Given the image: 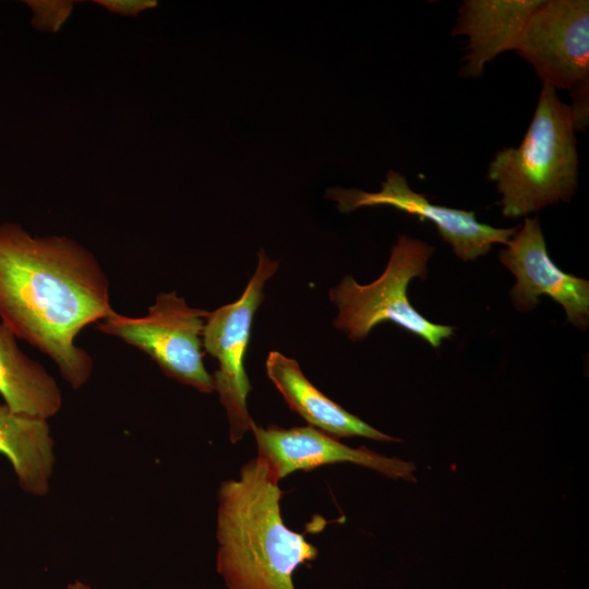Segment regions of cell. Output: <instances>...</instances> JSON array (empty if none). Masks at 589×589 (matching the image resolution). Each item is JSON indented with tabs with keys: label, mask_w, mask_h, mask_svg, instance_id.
Returning <instances> with one entry per match:
<instances>
[{
	"label": "cell",
	"mask_w": 589,
	"mask_h": 589,
	"mask_svg": "<svg viewBox=\"0 0 589 589\" xmlns=\"http://www.w3.org/2000/svg\"><path fill=\"white\" fill-rule=\"evenodd\" d=\"M113 312L108 276L88 249L0 224L1 323L49 357L72 388L85 385L94 368L77 335Z\"/></svg>",
	"instance_id": "obj_1"
},
{
	"label": "cell",
	"mask_w": 589,
	"mask_h": 589,
	"mask_svg": "<svg viewBox=\"0 0 589 589\" xmlns=\"http://www.w3.org/2000/svg\"><path fill=\"white\" fill-rule=\"evenodd\" d=\"M278 482L257 456L219 486L217 572L228 589H294L297 568L317 555L303 534L286 527Z\"/></svg>",
	"instance_id": "obj_2"
},
{
	"label": "cell",
	"mask_w": 589,
	"mask_h": 589,
	"mask_svg": "<svg viewBox=\"0 0 589 589\" xmlns=\"http://www.w3.org/2000/svg\"><path fill=\"white\" fill-rule=\"evenodd\" d=\"M575 123L569 105L542 83L522 142L494 155L488 178L496 183L503 216L518 218L560 201L568 202L578 182Z\"/></svg>",
	"instance_id": "obj_3"
},
{
	"label": "cell",
	"mask_w": 589,
	"mask_h": 589,
	"mask_svg": "<svg viewBox=\"0 0 589 589\" xmlns=\"http://www.w3.org/2000/svg\"><path fill=\"white\" fill-rule=\"evenodd\" d=\"M433 252L434 248L424 241L400 235L385 271L375 281L360 285L352 276H345L328 292L338 309L335 327L357 341L366 338L377 324L392 322L433 348L440 347L444 339L453 336L454 327L430 322L411 305L407 296L410 281L426 276Z\"/></svg>",
	"instance_id": "obj_4"
},
{
	"label": "cell",
	"mask_w": 589,
	"mask_h": 589,
	"mask_svg": "<svg viewBox=\"0 0 589 589\" xmlns=\"http://www.w3.org/2000/svg\"><path fill=\"white\" fill-rule=\"evenodd\" d=\"M208 312L189 306L175 291L156 296L144 316L116 311L97 328L146 353L169 377L199 392L215 390L203 362L202 334Z\"/></svg>",
	"instance_id": "obj_5"
},
{
	"label": "cell",
	"mask_w": 589,
	"mask_h": 589,
	"mask_svg": "<svg viewBox=\"0 0 589 589\" xmlns=\"http://www.w3.org/2000/svg\"><path fill=\"white\" fill-rule=\"evenodd\" d=\"M257 257L256 269L241 297L208 312L202 334L205 351L218 363L212 376L214 388L226 409L232 443L252 431L255 424L247 407V397L252 386L245 373L244 356L254 314L264 298V285L279 265L264 250L259 251Z\"/></svg>",
	"instance_id": "obj_6"
},
{
	"label": "cell",
	"mask_w": 589,
	"mask_h": 589,
	"mask_svg": "<svg viewBox=\"0 0 589 589\" xmlns=\"http://www.w3.org/2000/svg\"><path fill=\"white\" fill-rule=\"evenodd\" d=\"M516 51L556 91L589 80V1L543 0Z\"/></svg>",
	"instance_id": "obj_7"
},
{
	"label": "cell",
	"mask_w": 589,
	"mask_h": 589,
	"mask_svg": "<svg viewBox=\"0 0 589 589\" xmlns=\"http://www.w3.org/2000/svg\"><path fill=\"white\" fill-rule=\"evenodd\" d=\"M326 196L337 203L342 214L360 207L390 206L432 223L453 252L462 261H473L486 254L493 244L503 243L517 231L515 228H495L477 220L473 212L432 204L424 194L414 192L405 176L389 170L378 192L359 189L332 188Z\"/></svg>",
	"instance_id": "obj_8"
},
{
	"label": "cell",
	"mask_w": 589,
	"mask_h": 589,
	"mask_svg": "<svg viewBox=\"0 0 589 589\" xmlns=\"http://www.w3.org/2000/svg\"><path fill=\"white\" fill-rule=\"evenodd\" d=\"M500 260L515 277L513 304L528 312L548 296L561 304L567 321L580 329L589 324V283L560 269L551 260L538 217H526L506 243Z\"/></svg>",
	"instance_id": "obj_9"
},
{
	"label": "cell",
	"mask_w": 589,
	"mask_h": 589,
	"mask_svg": "<svg viewBox=\"0 0 589 589\" xmlns=\"http://www.w3.org/2000/svg\"><path fill=\"white\" fill-rule=\"evenodd\" d=\"M259 457L278 480L298 470L324 465L351 462L374 469L387 477L414 481V466L398 458L378 455L365 447L352 448L312 426L283 429L277 425L252 428Z\"/></svg>",
	"instance_id": "obj_10"
},
{
	"label": "cell",
	"mask_w": 589,
	"mask_h": 589,
	"mask_svg": "<svg viewBox=\"0 0 589 589\" xmlns=\"http://www.w3.org/2000/svg\"><path fill=\"white\" fill-rule=\"evenodd\" d=\"M543 0H466L461 3L453 35L468 38L462 76L477 77L500 53L516 50L532 13Z\"/></svg>",
	"instance_id": "obj_11"
},
{
	"label": "cell",
	"mask_w": 589,
	"mask_h": 589,
	"mask_svg": "<svg viewBox=\"0 0 589 589\" xmlns=\"http://www.w3.org/2000/svg\"><path fill=\"white\" fill-rule=\"evenodd\" d=\"M266 373L289 408L310 426L333 437L362 436L382 442L399 441L377 431L326 397L305 377L297 360L271 351L266 359Z\"/></svg>",
	"instance_id": "obj_12"
},
{
	"label": "cell",
	"mask_w": 589,
	"mask_h": 589,
	"mask_svg": "<svg viewBox=\"0 0 589 589\" xmlns=\"http://www.w3.org/2000/svg\"><path fill=\"white\" fill-rule=\"evenodd\" d=\"M48 420L28 417L0 405V454L10 461L20 488L45 496L56 462Z\"/></svg>",
	"instance_id": "obj_13"
},
{
	"label": "cell",
	"mask_w": 589,
	"mask_h": 589,
	"mask_svg": "<svg viewBox=\"0 0 589 589\" xmlns=\"http://www.w3.org/2000/svg\"><path fill=\"white\" fill-rule=\"evenodd\" d=\"M0 395L12 411L45 420L56 416L62 406L53 376L19 348L16 336L1 322Z\"/></svg>",
	"instance_id": "obj_14"
},
{
	"label": "cell",
	"mask_w": 589,
	"mask_h": 589,
	"mask_svg": "<svg viewBox=\"0 0 589 589\" xmlns=\"http://www.w3.org/2000/svg\"><path fill=\"white\" fill-rule=\"evenodd\" d=\"M33 12L31 24L41 32H58L63 22L71 14L73 1H23Z\"/></svg>",
	"instance_id": "obj_15"
},
{
	"label": "cell",
	"mask_w": 589,
	"mask_h": 589,
	"mask_svg": "<svg viewBox=\"0 0 589 589\" xmlns=\"http://www.w3.org/2000/svg\"><path fill=\"white\" fill-rule=\"evenodd\" d=\"M569 92L575 130L585 131L589 121V80L577 84Z\"/></svg>",
	"instance_id": "obj_16"
},
{
	"label": "cell",
	"mask_w": 589,
	"mask_h": 589,
	"mask_svg": "<svg viewBox=\"0 0 589 589\" xmlns=\"http://www.w3.org/2000/svg\"><path fill=\"white\" fill-rule=\"evenodd\" d=\"M94 2L111 13L131 16H136L140 12L157 5L155 0H95Z\"/></svg>",
	"instance_id": "obj_17"
},
{
	"label": "cell",
	"mask_w": 589,
	"mask_h": 589,
	"mask_svg": "<svg viewBox=\"0 0 589 589\" xmlns=\"http://www.w3.org/2000/svg\"><path fill=\"white\" fill-rule=\"evenodd\" d=\"M65 589H94V588H92V587L87 586L86 584H83V582H81L79 580H75V581L69 584Z\"/></svg>",
	"instance_id": "obj_18"
}]
</instances>
